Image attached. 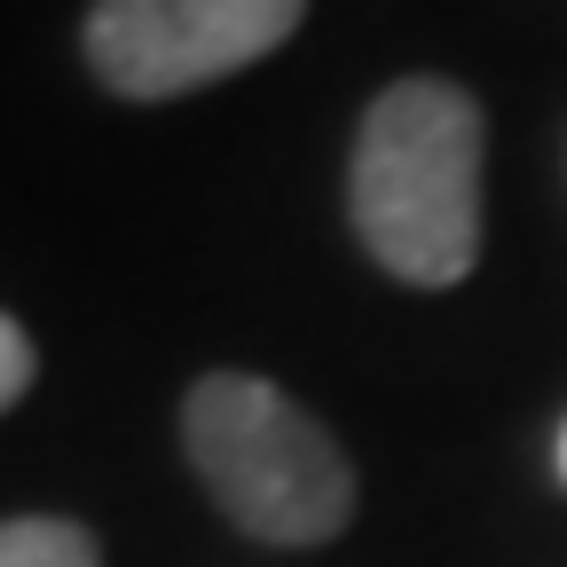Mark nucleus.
I'll use <instances>...</instances> for the list:
<instances>
[{
    "mask_svg": "<svg viewBox=\"0 0 567 567\" xmlns=\"http://www.w3.org/2000/svg\"><path fill=\"white\" fill-rule=\"evenodd\" d=\"M32 371H40V354H32L24 323H17V316H0V410H17V402L32 394Z\"/></svg>",
    "mask_w": 567,
    "mask_h": 567,
    "instance_id": "obj_5",
    "label": "nucleus"
},
{
    "mask_svg": "<svg viewBox=\"0 0 567 567\" xmlns=\"http://www.w3.org/2000/svg\"><path fill=\"white\" fill-rule=\"evenodd\" d=\"M559 473H567V434H559Z\"/></svg>",
    "mask_w": 567,
    "mask_h": 567,
    "instance_id": "obj_6",
    "label": "nucleus"
},
{
    "mask_svg": "<svg viewBox=\"0 0 567 567\" xmlns=\"http://www.w3.org/2000/svg\"><path fill=\"white\" fill-rule=\"evenodd\" d=\"M0 567H103V551L80 520L32 513V520H0Z\"/></svg>",
    "mask_w": 567,
    "mask_h": 567,
    "instance_id": "obj_4",
    "label": "nucleus"
},
{
    "mask_svg": "<svg viewBox=\"0 0 567 567\" xmlns=\"http://www.w3.org/2000/svg\"><path fill=\"white\" fill-rule=\"evenodd\" d=\"M347 213L363 252L442 292L481 260V103L450 80H394L354 134Z\"/></svg>",
    "mask_w": 567,
    "mask_h": 567,
    "instance_id": "obj_1",
    "label": "nucleus"
},
{
    "mask_svg": "<svg viewBox=\"0 0 567 567\" xmlns=\"http://www.w3.org/2000/svg\"><path fill=\"white\" fill-rule=\"evenodd\" d=\"M300 17L308 0H95L87 63L126 103H174L276 55Z\"/></svg>",
    "mask_w": 567,
    "mask_h": 567,
    "instance_id": "obj_3",
    "label": "nucleus"
},
{
    "mask_svg": "<svg viewBox=\"0 0 567 567\" xmlns=\"http://www.w3.org/2000/svg\"><path fill=\"white\" fill-rule=\"evenodd\" d=\"M182 450L205 496L260 544H323L354 520V465L323 425L252 371H213L182 402Z\"/></svg>",
    "mask_w": 567,
    "mask_h": 567,
    "instance_id": "obj_2",
    "label": "nucleus"
}]
</instances>
